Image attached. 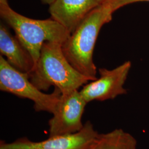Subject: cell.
<instances>
[{
	"instance_id": "52a82bcc",
	"label": "cell",
	"mask_w": 149,
	"mask_h": 149,
	"mask_svg": "<svg viewBox=\"0 0 149 149\" xmlns=\"http://www.w3.org/2000/svg\"><path fill=\"white\" fill-rule=\"evenodd\" d=\"M131 68L132 63L127 61L113 69H99L100 77L84 86L80 91L81 95L88 103L113 100L126 94L127 90L124 86Z\"/></svg>"
},
{
	"instance_id": "7c38bea8",
	"label": "cell",
	"mask_w": 149,
	"mask_h": 149,
	"mask_svg": "<svg viewBox=\"0 0 149 149\" xmlns=\"http://www.w3.org/2000/svg\"><path fill=\"white\" fill-rule=\"evenodd\" d=\"M88 149H101V144L100 141V137L97 141L93 145H92L90 148Z\"/></svg>"
},
{
	"instance_id": "8fae6325",
	"label": "cell",
	"mask_w": 149,
	"mask_h": 149,
	"mask_svg": "<svg viewBox=\"0 0 149 149\" xmlns=\"http://www.w3.org/2000/svg\"><path fill=\"white\" fill-rule=\"evenodd\" d=\"M114 12L125 6L139 2H149V0H104Z\"/></svg>"
},
{
	"instance_id": "8992f818",
	"label": "cell",
	"mask_w": 149,
	"mask_h": 149,
	"mask_svg": "<svg viewBox=\"0 0 149 149\" xmlns=\"http://www.w3.org/2000/svg\"><path fill=\"white\" fill-rule=\"evenodd\" d=\"M87 104L78 90L61 94L53 116L49 121V136L80 131L84 126L82 117Z\"/></svg>"
},
{
	"instance_id": "6da1fadb",
	"label": "cell",
	"mask_w": 149,
	"mask_h": 149,
	"mask_svg": "<svg viewBox=\"0 0 149 149\" xmlns=\"http://www.w3.org/2000/svg\"><path fill=\"white\" fill-rule=\"evenodd\" d=\"M114 12L104 0L91 11L63 44L64 55L70 63L91 81L97 79L93 59L97 39L103 26L112 21Z\"/></svg>"
},
{
	"instance_id": "9c48e42d",
	"label": "cell",
	"mask_w": 149,
	"mask_h": 149,
	"mask_svg": "<svg viewBox=\"0 0 149 149\" xmlns=\"http://www.w3.org/2000/svg\"><path fill=\"white\" fill-rule=\"evenodd\" d=\"M0 53L12 67L29 74L36 66L31 54L3 23L0 25Z\"/></svg>"
},
{
	"instance_id": "30bf717a",
	"label": "cell",
	"mask_w": 149,
	"mask_h": 149,
	"mask_svg": "<svg viewBox=\"0 0 149 149\" xmlns=\"http://www.w3.org/2000/svg\"><path fill=\"white\" fill-rule=\"evenodd\" d=\"M101 149H136L137 141L133 136L122 129H116L100 134Z\"/></svg>"
},
{
	"instance_id": "277c9868",
	"label": "cell",
	"mask_w": 149,
	"mask_h": 149,
	"mask_svg": "<svg viewBox=\"0 0 149 149\" xmlns=\"http://www.w3.org/2000/svg\"><path fill=\"white\" fill-rule=\"evenodd\" d=\"M0 90L34 102L36 111H44L53 114L61 93L55 88L50 94L40 90L29 77V74L22 72L12 67L5 58L0 56Z\"/></svg>"
},
{
	"instance_id": "5bb4252c",
	"label": "cell",
	"mask_w": 149,
	"mask_h": 149,
	"mask_svg": "<svg viewBox=\"0 0 149 149\" xmlns=\"http://www.w3.org/2000/svg\"><path fill=\"white\" fill-rule=\"evenodd\" d=\"M8 4V0H0V5H7Z\"/></svg>"
},
{
	"instance_id": "5b68a950",
	"label": "cell",
	"mask_w": 149,
	"mask_h": 149,
	"mask_svg": "<svg viewBox=\"0 0 149 149\" xmlns=\"http://www.w3.org/2000/svg\"><path fill=\"white\" fill-rule=\"evenodd\" d=\"M100 135L92 124L87 122L75 133L49 136L40 141H33L26 138L10 143L1 141L0 149H88L97 141Z\"/></svg>"
},
{
	"instance_id": "3957f363",
	"label": "cell",
	"mask_w": 149,
	"mask_h": 149,
	"mask_svg": "<svg viewBox=\"0 0 149 149\" xmlns=\"http://www.w3.org/2000/svg\"><path fill=\"white\" fill-rule=\"evenodd\" d=\"M0 16L31 54L36 65L44 43L50 42L63 44L71 34L52 18L41 20L28 18L14 11L9 4L0 5Z\"/></svg>"
},
{
	"instance_id": "7a4b0ae2",
	"label": "cell",
	"mask_w": 149,
	"mask_h": 149,
	"mask_svg": "<svg viewBox=\"0 0 149 149\" xmlns=\"http://www.w3.org/2000/svg\"><path fill=\"white\" fill-rule=\"evenodd\" d=\"M62 46L55 42L43 44L36 66L29 74L31 81L40 90H48L53 86L63 94L78 90L91 81L70 63Z\"/></svg>"
},
{
	"instance_id": "ba28073f",
	"label": "cell",
	"mask_w": 149,
	"mask_h": 149,
	"mask_svg": "<svg viewBox=\"0 0 149 149\" xmlns=\"http://www.w3.org/2000/svg\"><path fill=\"white\" fill-rule=\"evenodd\" d=\"M104 0H55L49 5L51 18L65 27L70 34L87 15Z\"/></svg>"
},
{
	"instance_id": "4fadbf2b",
	"label": "cell",
	"mask_w": 149,
	"mask_h": 149,
	"mask_svg": "<svg viewBox=\"0 0 149 149\" xmlns=\"http://www.w3.org/2000/svg\"><path fill=\"white\" fill-rule=\"evenodd\" d=\"M55 0H41V1L44 4H47V5H51Z\"/></svg>"
}]
</instances>
